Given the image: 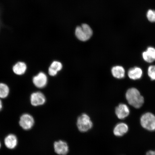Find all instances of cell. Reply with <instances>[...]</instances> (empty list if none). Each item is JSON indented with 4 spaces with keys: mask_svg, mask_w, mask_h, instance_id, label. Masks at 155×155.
Returning a JSON list of instances; mask_svg holds the SVG:
<instances>
[{
    "mask_svg": "<svg viewBox=\"0 0 155 155\" xmlns=\"http://www.w3.org/2000/svg\"><path fill=\"white\" fill-rule=\"evenodd\" d=\"M140 123L142 127L148 131L155 130V116L150 112H147L141 116Z\"/></svg>",
    "mask_w": 155,
    "mask_h": 155,
    "instance_id": "obj_4",
    "label": "cell"
},
{
    "mask_svg": "<svg viewBox=\"0 0 155 155\" xmlns=\"http://www.w3.org/2000/svg\"><path fill=\"white\" fill-rule=\"evenodd\" d=\"M148 75L151 80H155V65H151L149 67Z\"/></svg>",
    "mask_w": 155,
    "mask_h": 155,
    "instance_id": "obj_19",
    "label": "cell"
},
{
    "mask_svg": "<svg viewBox=\"0 0 155 155\" xmlns=\"http://www.w3.org/2000/svg\"><path fill=\"white\" fill-rule=\"evenodd\" d=\"M3 107V103L2 102L1 99L0 98V111L2 109Z\"/></svg>",
    "mask_w": 155,
    "mask_h": 155,
    "instance_id": "obj_21",
    "label": "cell"
},
{
    "mask_svg": "<svg viewBox=\"0 0 155 155\" xmlns=\"http://www.w3.org/2000/svg\"><path fill=\"white\" fill-rule=\"evenodd\" d=\"M55 152L58 155H66L69 152V147L64 141L59 140L55 141L54 144Z\"/></svg>",
    "mask_w": 155,
    "mask_h": 155,
    "instance_id": "obj_8",
    "label": "cell"
},
{
    "mask_svg": "<svg viewBox=\"0 0 155 155\" xmlns=\"http://www.w3.org/2000/svg\"><path fill=\"white\" fill-rule=\"evenodd\" d=\"M147 17L148 20L151 22H154L155 19V11L152 9H149L147 11Z\"/></svg>",
    "mask_w": 155,
    "mask_h": 155,
    "instance_id": "obj_18",
    "label": "cell"
},
{
    "mask_svg": "<svg viewBox=\"0 0 155 155\" xmlns=\"http://www.w3.org/2000/svg\"><path fill=\"white\" fill-rule=\"evenodd\" d=\"M93 124L88 115L83 114L78 118L77 126L78 130L82 133L87 132L92 128Z\"/></svg>",
    "mask_w": 155,
    "mask_h": 155,
    "instance_id": "obj_3",
    "label": "cell"
},
{
    "mask_svg": "<svg viewBox=\"0 0 155 155\" xmlns=\"http://www.w3.org/2000/svg\"></svg>",
    "mask_w": 155,
    "mask_h": 155,
    "instance_id": "obj_23",
    "label": "cell"
},
{
    "mask_svg": "<svg viewBox=\"0 0 155 155\" xmlns=\"http://www.w3.org/2000/svg\"><path fill=\"white\" fill-rule=\"evenodd\" d=\"M32 82L34 86L38 88H42L48 83L47 75L44 72H40L33 78Z\"/></svg>",
    "mask_w": 155,
    "mask_h": 155,
    "instance_id": "obj_7",
    "label": "cell"
},
{
    "mask_svg": "<svg viewBox=\"0 0 155 155\" xmlns=\"http://www.w3.org/2000/svg\"><path fill=\"white\" fill-rule=\"evenodd\" d=\"M9 92V86L5 83H0V98L2 99L7 98Z\"/></svg>",
    "mask_w": 155,
    "mask_h": 155,
    "instance_id": "obj_17",
    "label": "cell"
},
{
    "mask_svg": "<svg viewBox=\"0 0 155 155\" xmlns=\"http://www.w3.org/2000/svg\"><path fill=\"white\" fill-rule=\"evenodd\" d=\"M1 142H0V148H1Z\"/></svg>",
    "mask_w": 155,
    "mask_h": 155,
    "instance_id": "obj_22",
    "label": "cell"
},
{
    "mask_svg": "<svg viewBox=\"0 0 155 155\" xmlns=\"http://www.w3.org/2000/svg\"><path fill=\"white\" fill-rule=\"evenodd\" d=\"M18 138L16 135L13 134H9L5 137L4 144L5 146L9 150L15 149L18 145Z\"/></svg>",
    "mask_w": 155,
    "mask_h": 155,
    "instance_id": "obj_9",
    "label": "cell"
},
{
    "mask_svg": "<svg viewBox=\"0 0 155 155\" xmlns=\"http://www.w3.org/2000/svg\"><path fill=\"white\" fill-rule=\"evenodd\" d=\"M128 126L127 124L121 123L117 124L114 129V134L117 137L123 136L128 131Z\"/></svg>",
    "mask_w": 155,
    "mask_h": 155,
    "instance_id": "obj_12",
    "label": "cell"
},
{
    "mask_svg": "<svg viewBox=\"0 0 155 155\" xmlns=\"http://www.w3.org/2000/svg\"><path fill=\"white\" fill-rule=\"evenodd\" d=\"M126 97L129 104L135 108L141 107L144 104V97L136 88L129 89L126 93Z\"/></svg>",
    "mask_w": 155,
    "mask_h": 155,
    "instance_id": "obj_1",
    "label": "cell"
},
{
    "mask_svg": "<svg viewBox=\"0 0 155 155\" xmlns=\"http://www.w3.org/2000/svg\"><path fill=\"white\" fill-rule=\"evenodd\" d=\"M75 34L78 40L81 41H86L92 36L93 31L88 25L84 24L77 27Z\"/></svg>",
    "mask_w": 155,
    "mask_h": 155,
    "instance_id": "obj_2",
    "label": "cell"
},
{
    "mask_svg": "<svg viewBox=\"0 0 155 155\" xmlns=\"http://www.w3.org/2000/svg\"><path fill=\"white\" fill-rule=\"evenodd\" d=\"M115 114L119 119H124L129 116L130 114L128 107L124 104H120L116 108Z\"/></svg>",
    "mask_w": 155,
    "mask_h": 155,
    "instance_id": "obj_10",
    "label": "cell"
},
{
    "mask_svg": "<svg viewBox=\"0 0 155 155\" xmlns=\"http://www.w3.org/2000/svg\"><path fill=\"white\" fill-rule=\"evenodd\" d=\"M62 67V64L61 62L58 61H54L48 68V74L51 76H55L57 74L58 71L61 70Z\"/></svg>",
    "mask_w": 155,
    "mask_h": 155,
    "instance_id": "obj_14",
    "label": "cell"
},
{
    "mask_svg": "<svg viewBox=\"0 0 155 155\" xmlns=\"http://www.w3.org/2000/svg\"><path fill=\"white\" fill-rule=\"evenodd\" d=\"M111 72L113 76L116 78L121 79L125 77V69L120 66H116L112 68Z\"/></svg>",
    "mask_w": 155,
    "mask_h": 155,
    "instance_id": "obj_16",
    "label": "cell"
},
{
    "mask_svg": "<svg viewBox=\"0 0 155 155\" xmlns=\"http://www.w3.org/2000/svg\"><path fill=\"white\" fill-rule=\"evenodd\" d=\"M19 124L22 129L25 130H28L34 127L35 120L34 117L30 114L25 113L20 116Z\"/></svg>",
    "mask_w": 155,
    "mask_h": 155,
    "instance_id": "obj_5",
    "label": "cell"
},
{
    "mask_svg": "<svg viewBox=\"0 0 155 155\" xmlns=\"http://www.w3.org/2000/svg\"><path fill=\"white\" fill-rule=\"evenodd\" d=\"M46 101L45 96L41 92H34L31 95L30 102L33 106L36 107L43 105Z\"/></svg>",
    "mask_w": 155,
    "mask_h": 155,
    "instance_id": "obj_6",
    "label": "cell"
},
{
    "mask_svg": "<svg viewBox=\"0 0 155 155\" xmlns=\"http://www.w3.org/2000/svg\"><path fill=\"white\" fill-rule=\"evenodd\" d=\"M146 155H155V151H149L147 153Z\"/></svg>",
    "mask_w": 155,
    "mask_h": 155,
    "instance_id": "obj_20",
    "label": "cell"
},
{
    "mask_svg": "<svg viewBox=\"0 0 155 155\" xmlns=\"http://www.w3.org/2000/svg\"><path fill=\"white\" fill-rule=\"evenodd\" d=\"M28 67L26 63L23 61L17 62L12 67L13 72L15 74L22 75L26 72Z\"/></svg>",
    "mask_w": 155,
    "mask_h": 155,
    "instance_id": "obj_11",
    "label": "cell"
},
{
    "mask_svg": "<svg viewBox=\"0 0 155 155\" xmlns=\"http://www.w3.org/2000/svg\"><path fill=\"white\" fill-rule=\"evenodd\" d=\"M143 74L142 70L140 68L135 67L129 70L128 75L130 79L137 80L141 78Z\"/></svg>",
    "mask_w": 155,
    "mask_h": 155,
    "instance_id": "obj_15",
    "label": "cell"
},
{
    "mask_svg": "<svg viewBox=\"0 0 155 155\" xmlns=\"http://www.w3.org/2000/svg\"><path fill=\"white\" fill-rule=\"evenodd\" d=\"M143 59L149 63L153 62L155 61V48L152 47L147 48L146 51L142 54Z\"/></svg>",
    "mask_w": 155,
    "mask_h": 155,
    "instance_id": "obj_13",
    "label": "cell"
}]
</instances>
